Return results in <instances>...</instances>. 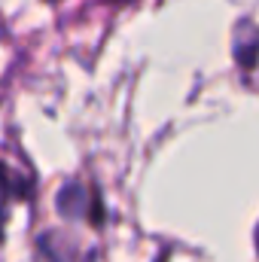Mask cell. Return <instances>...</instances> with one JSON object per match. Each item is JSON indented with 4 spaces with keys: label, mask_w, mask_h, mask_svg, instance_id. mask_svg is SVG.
<instances>
[{
    "label": "cell",
    "mask_w": 259,
    "mask_h": 262,
    "mask_svg": "<svg viewBox=\"0 0 259 262\" xmlns=\"http://www.w3.org/2000/svg\"><path fill=\"white\" fill-rule=\"evenodd\" d=\"M9 183H6V174H3V168H0V223H3V213H6V201H9Z\"/></svg>",
    "instance_id": "6da1fadb"
},
{
    "label": "cell",
    "mask_w": 259,
    "mask_h": 262,
    "mask_svg": "<svg viewBox=\"0 0 259 262\" xmlns=\"http://www.w3.org/2000/svg\"><path fill=\"white\" fill-rule=\"evenodd\" d=\"M113 3H128V0H113Z\"/></svg>",
    "instance_id": "7a4b0ae2"
}]
</instances>
